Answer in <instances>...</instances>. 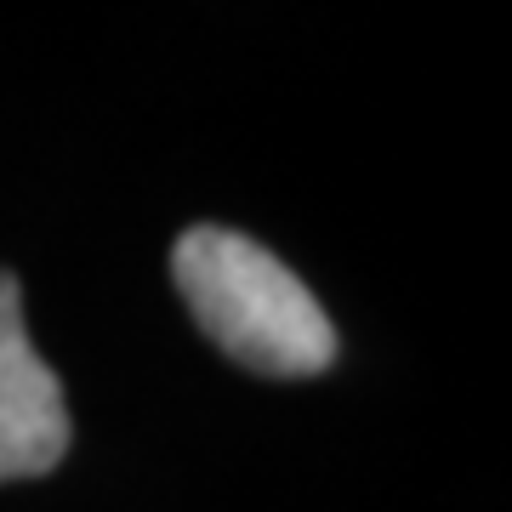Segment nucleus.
I'll list each match as a JSON object with an SVG mask.
<instances>
[{
  "label": "nucleus",
  "mask_w": 512,
  "mask_h": 512,
  "mask_svg": "<svg viewBox=\"0 0 512 512\" xmlns=\"http://www.w3.org/2000/svg\"><path fill=\"white\" fill-rule=\"evenodd\" d=\"M171 279L205 342L251 376L302 382L336 365V325L268 245L222 222H194L171 245Z\"/></svg>",
  "instance_id": "f257e3e1"
},
{
  "label": "nucleus",
  "mask_w": 512,
  "mask_h": 512,
  "mask_svg": "<svg viewBox=\"0 0 512 512\" xmlns=\"http://www.w3.org/2000/svg\"><path fill=\"white\" fill-rule=\"evenodd\" d=\"M69 439L63 382L29 342L18 274L0 268V484L52 473L69 456Z\"/></svg>",
  "instance_id": "f03ea898"
}]
</instances>
